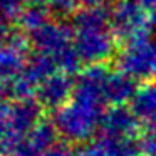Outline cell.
<instances>
[{
    "mask_svg": "<svg viewBox=\"0 0 156 156\" xmlns=\"http://www.w3.org/2000/svg\"><path fill=\"white\" fill-rule=\"evenodd\" d=\"M136 87L134 79L121 71L108 72L104 81V98L106 102L112 106H124L126 102H131L134 98Z\"/></svg>",
    "mask_w": 156,
    "mask_h": 156,
    "instance_id": "cell-10",
    "label": "cell"
},
{
    "mask_svg": "<svg viewBox=\"0 0 156 156\" xmlns=\"http://www.w3.org/2000/svg\"><path fill=\"white\" fill-rule=\"evenodd\" d=\"M108 71L102 66L87 67L74 86L71 99L55 109L54 124L67 141H87L101 128L104 116V81Z\"/></svg>",
    "mask_w": 156,
    "mask_h": 156,
    "instance_id": "cell-1",
    "label": "cell"
},
{
    "mask_svg": "<svg viewBox=\"0 0 156 156\" xmlns=\"http://www.w3.org/2000/svg\"><path fill=\"white\" fill-rule=\"evenodd\" d=\"M118 67L134 81H151L156 77V42L148 37L126 41L118 55Z\"/></svg>",
    "mask_w": 156,
    "mask_h": 156,
    "instance_id": "cell-5",
    "label": "cell"
},
{
    "mask_svg": "<svg viewBox=\"0 0 156 156\" xmlns=\"http://www.w3.org/2000/svg\"><path fill=\"white\" fill-rule=\"evenodd\" d=\"M7 39H9V34H7V29H5V24L0 22V47L7 42Z\"/></svg>",
    "mask_w": 156,
    "mask_h": 156,
    "instance_id": "cell-20",
    "label": "cell"
},
{
    "mask_svg": "<svg viewBox=\"0 0 156 156\" xmlns=\"http://www.w3.org/2000/svg\"><path fill=\"white\" fill-rule=\"evenodd\" d=\"M131 109L141 122L156 124V82H144L139 86L131 101Z\"/></svg>",
    "mask_w": 156,
    "mask_h": 156,
    "instance_id": "cell-11",
    "label": "cell"
},
{
    "mask_svg": "<svg viewBox=\"0 0 156 156\" xmlns=\"http://www.w3.org/2000/svg\"><path fill=\"white\" fill-rule=\"evenodd\" d=\"M139 119L124 106H112L104 112L101 121V131L104 136L111 138H129L133 139L139 129Z\"/></svg>",
    "mask_w": 156,
    "mask_h": 156,
    "instance_id": "cell-8",
    "label": "cell"
},
{
    "mask_svg": "<svg viewBox=\"0 0 156 156\" xmlns=\"http://www.w3.org/2000/svg\"><path fill=\"white\" fill-rule=\"evenodd\" d=\"M25 9V0H0V22H12L20 19Z\"/></svg>",
    "mask_w": 156,
    "mask_h": 156,
    "instance_id": "cell-14",
    "label": "cell"
},
{
    "mask_svg": "<svg viewBox=\"0 0 156 156\" xmlns=\"http://www.w3.org/2000/svg\"><path fill=\"white\" fill-rule=\"evenodd\" d=\"M141 148L129 138L104 136L84 146L79 156H138Z\"/></svg>",
    "mask_w": 156,
    "mask_h": 156,
    "instance_id": "cell-9",
    "label": "cell"
},
{
    "mask_svg": "<svg viewBox=\"0 0 156 156\" xmlns=\"http://www.w3.org/2000/svg\"><path fill=\"white\" fill-rule=\"evenodd\" d=\"M81 4L79 0H47V7L52 14L59 15V17H66L71 15L72 12L77 9V5Z\"/></svg>",
    "mask_w": 156,
    "mask_h": 156,
    "instance_id": "cell-15",
    "label": "cell"
},
{
    "mask_svg": "<svg viewBox=\"0 0 156 156\" xmlns=\"http://www.w3.org/2000/svg\"><path fill=\"white\" fill-rule=\"evenodd\" d=\"M139 148L144 156H156V124L149 126L146 134L139 141Z\"/></svg>",
    "mask_w": 156,
    "mask_h": 156,
    "instance_id": "cell-16",
    "label": "cell"
},
{
    "mask_svg": "<svg viewBox=\"0 0 156 156\" xmlns=\"http://www.w3.org/2000/svg\"><path fill=\"white\" fill-rule=\"evenodd\" d=\"M74 86L76 84H72L69 74L54 72L39 82L35 98L41 106H45L49 109H59L71 99Z\"/></svg>",
    "mask_w": 156,
    "mask_h": 156,
    "instance_id": "cell-7",
    "label": "cell"
},
{
    "mask_svg": "<svg viewBox=\"0 0 156 156\" xmlns=\"http://www.w3.org/2000/svg\"><path fill=\"white\" fill-rule=\"evenodd\" d=\"M41 154H42L41 151H37L27 139H24V141L19 143V144L12 149L9 156H41Z\"/></svg>",
    "mask_w": 156,
    "mask_h": 156,
    "instance_id": "cell-17",
    "label": "cell"
},
{
    "mask_svg": "<svg viewBox=\"0 0 156 156\" xmlns=\"http://www.w3.org/2000/svg\"><path fill=\"white\" fill-rule=\"evenodd\" d=\"M41 156H76L72 153V149L67 144H57L55 143L52 148H49L47 151H44Z\"/></svg>",
    "mask_w": 156,
    "mask_h": 156,
    "instance_id": "cell-18",
    "label": "cell"
},
{
    "mask_svg": "<svg viewBox=\"0 0 156 156\" xmlns=\"http://www.w3.org/2000/svg\"><path fill=\"white\" fill-rule=\"evenodd\" d=\"M49 7L45 2H30L25 4V9L22 12L20 19V27L22 30H25L29 35L34 34L37 29H41L44 24L49 22Z\"/></svg>",
    "mask_w": 156,
    "mask_h": 156,
    "instance_id": "cell-12",
    "label": "cell"
},
{
    "mask_svg": "<svg viewBox=\"0 0 156 156\" xmlns=\"http://www.w3.org/2000/svg\"><path fill=\"white\" fill-rule=\"evenodd\" d=\"M116 35L131 41L148 37L156 27V0H118L111 10Z\"/></svg>",
    "mask_w": 156,
    "mask_h": 156,
    "instance_id": "cell-4",
    "label": "cell"
},
{
    "mask_svg": "<svg viewBox=\"0 0 156 156\" xmlns=\"http://www.w3.org/2000/svg\"><path fill=\"white\" fill-rule=\"evenodd\" d=\"M29 47L24 37L9 35L7 42L0 47V81L9 82L20 76L29 64Z\"/></svg>",
    "mask_w": 156,
    "mask_h": 156,
    "instance_id": "cell-6",
    "label": "cell"
},
{
    "mask_svg": "<svg viewBox=\"0 0 156 156\" xmlns=\"http://www.w3.org/2000/svg\"><path fill=\"white\" fill-rule=\"evenodd\" d=\"M55 136H57V128H55L54 122L39 121L37 126L29 133L25 139H27L37 151L44 153L55 144Z\"/></svg>",
    "mask_w": 156,
    "mask_h": 156,
    "instance_id": "cell-13",
    "label": "cell"
},
{
    "mask_svg": "<svg viewBox=\"0 0 156 156\" xmlns=\"http://www.w3.org/2000/svg\"><path fill=\"white\" fill-rule=\"evenodd\" d=\"M74 47L82 62L101 66L116 49V32L106 7H84L72 20Z\"/></svg>",
    "mask_w": 156,
    "mask_h": 156,
    "instance_id": "cell-2",
    "label": "cell"
},
{
    "mask_svg": "<svg viewBox=\"0 0 156 156\" xmlns=\"http://www.w3.org/2000/svg\"><path fill=\"white\" fill-rule=\"evenodd\" d=\"M84 7H104L106 0H79Z\"/></svg>",
    "mask_w": 156,
    "mask_h": 156,
    "instance_id": "cell-19",
    "label": "cell"
},
{
    "mask_svg": "<svg viewBox=\"0 0 156 156\" xmlns=\"http://www.w3.org/2000/svg\"><path fill=\"white\" fill-rule=\"evenodd\" d=\"M29 37L34 45V52L49 57L59 72L71 76L79 69L82 61L74 47L72 27L67 24L49 20Z\"/></svg>",
    "mask_w": 156,
    "mask_h": 156,
    "instance_id": "cell-3",
    "label": "cell"
}]
</instances>
